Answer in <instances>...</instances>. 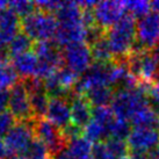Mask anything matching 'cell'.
Masks as SVG:
<instances>
[{"label":"cell","mask_w":159,"mask_h":159,"mask_svg":"<svg viewBox=\"0 0 159 159\" xmlns=\"http://www.w3.org/2000/svg\"><path fill=\"white\" fill-rule=\"evenodd\" d=\"M57 31L56 43L66 47L87 41V25L85 22L84 9L78 1H63L56 13ZM87 43V42H86Z\"/></svg>","instance_id":"obj_1"},{"label":"cell","mask_w":159,"mask_h":159,"mask_svg":"<svg viewBox=\"0 0 159 159\" xmlns=\"http://www.w3.org/2000/svg\"><path fill=\"white\" fill-rule=\"evenodd\" d=\"M105 39L113 57L130 56L136 44V20L125 14L116 25L107 29Z\"/></svg>","instance_id":"obj_2"},{"label":"cell","mask_w":159,"mask_h":159,"mask_svg":"<svg viewBox=\"0 0 159 159\" xmlns=\"http://www.w3.org/2000/svg\"><path fill=\"white\" fill-rule=\"evenodd\" d=\"M148 91L149 87L143 84H138L130 89H117L111 102L115 117L130 122L137 111L150 103Z\"/></svg>","instance_id":"obj_3"},{"label":"cell","mask_w":159,"mask_h":159,"mask_svg":"<svg viewBox=\"0 0 159 159\" xmlns=\"http://www.w3.org/2000/svg\"><path fill=\"white\" fill-rule=\"evenodd\" d=\"M21 29L33 42L52 41L57 31V20L53 14L36 9L21 20Z\"/></svg>","instance_id":"obj_4"},{"label":"cell","mask_w":159,"mask_h":159,"mask_svg":"<svg viewBox=\"0 0 159 159\" xmlns=\"http://www.w3.org/2000/svg\"><path fill=\"white\" fill-rule=\"evenodd\" d=\"M101 86L113 87V63H93L79 77L75 89L78 94L85 95L89 89Z\"/></svg>","instance_id":"obj_5"},{"label":"cell","mask_w":159,"mask_h":159,"mask_svg":"<svg viewBox=\"0 0 159 159\" xmlns=\"http://www.w3.org/2000/svg\"><path fill=\"white\" fill-rule=\"evenodd\" d=\"M128 66L137 79L144 81V84L156 83L159 80V64L153 55L146 50H135L130 55Z\"/></svg>","instance_id":"obj_6"},{"label":"cell","mask_w":159,"mask_h":159,"mask_svg":"<svg viewBox=\"0 0 159 159\" xmlns=\"http://www.w3.org/2000/svg\"><path fill=\"white\" fill-rule=\"evenodd\" d=\"M33 51L36 53L40 61V73L39 79L44 80L53 75L58 69L62 67L63 56L62 51L53 41L40 42L34 45Z\"/></svg>","instance_id":"obj_7"},{"label":"cell","mask_w":159,"mask_h":159,"mask_svg":"<svg viewBox=\"0 0 159 159\" xmlns=\"http://www.w3.org/2000/svg\"><path fill=\"white\" fill-rule=\"evenodd\" d=\"M34 124L29 123L28 121H19L5 136L4 141L9 155L21 157L31 142L34 141Z\"/></svg>","instance_id":"obj_8"},{"label":"cell","mask_w":159,"mask_h":159,"mask_svg":"<svg viewBox=\"0 0 159 159\" xmlns=\"http://www.w3.org/2000/svg\"><path fill=\"white\" fill-rule=\"evenodd\" d=\"M65 66L78 75H84L93 64L92 50L89 43L81 42L64 47L62 51Z\"/></svg>","instance_id":"obj_9"},{"label":"cell","mask_w":159,"mask_h":159,"mask_svg":"<svg viewBox=\"0 0 159 159\" xmlns=\"http://www.w3.org/2000/svg\"><path fill=\"white\" fill-rule=\"evenodd\" d=\"M128 149L134 156H149L159 146V130L134 128L127 138Z\"/></svg>","instance_id":"obj_10"},{"label":"cell","mask_w":159,"mask_h":159,"mask_svg":"<svg viewBox=\"0 0 159 159\" xmlns=\"http://www.w3.org/2000/svg\"><path fill=\"white\" fill-rule=\"evenodd\" d=\"M159 42V14L150 13L136 22V44L134 50L153 48Z\"/></svg>","instance_id":"obj_11"},{"label":"cell","mask_w":159,"mask_h":159,"mask_svg":"<svg viewBox=\"0 0 159 159\" xmlns=\"http://www.w3.org/2000/svg\"><path fill=\"white\" fill-rule=\"evenodd\" d=\"M79 77L66 66L58 69L53 75L43 80L44 89L50 98H65L75 89Z\"/></svg>","instance_id":"obj_12"},{"label":"cell","mask_w":159,"mask_h":159,"mask_svg":"<svg viewBox=\"0 0 159 159\" xmlns=\"http://www.w3.org/2000/svg\"><path fill=\"white\" fill-rule=\"evenodd\" d=\"M94 22L101 29H109L125 15L123 1H98L92 9Z\"/></svg>","instance_id":"obj_13"},{"label":"cell","mask_w":159,"mask_h":159,"mask_svg":"<svg viewBox=\"0 0 159 159\" xmlns=\"http://www.w3.org/2000/svg\"><path fill=\"white\" fill-rule=\"evenodd\" d=\"M8 111L19 121H29L34 116L30 103V95L26 84L18 83L11 89L8 95Z\"/></svg>","instance_id":"obj_14"},{"label":"cell","mask_w":159,"mask_h":159,"mask_svg":"<svg viewBox=\"0 0 159 159\" xmlns=\"http://www.w3.org/2000/svg\"><path fill=\"white\" fill-rule=\"evenodd\" d=\"M35 137L42 142L50 153H57L63 150L66 145V139L63 135L62 130L56 128L48 120L40 119L34 123Z\"/></svg>","instance_id":"obj_15"},{"label":"cell","mask_w":159,"mask_h":159,"mask_svg":"<svg viewBox=\"0 0 159 159\" xmlns=\"http://www.w3.org/2000/svg\"><path fill=\"white\" fill-rule=\"evenodd\" d=\"M45 120H48L59 130H65L71 125L70 102L66 98H50L48 109L45 113Z\"/></svg>","instance_id":"obj_16"},{"label":"cell","mask_w":159,"mask_h":159,"mask_svg":"<svg viewBox=\"0 0 159 159\" xmlns=\"http://www.w3.org/2000/svg\"><path fill=\"white\" fill-rule=\"evenodd\" d=\"M69 102L71 109V124L79 129H84L85 125L92 120L93 107L84 95L78 93H73Z\"/></svg>","instance_id":"obj_17"},{"label":"cell","mask_w":159,"mask_h":159,"mask_svg":"<svg viewBox=\"0 0 159 159\" xmlns=\"http://www.w3.org/2000/svg\"><path fill=\"white\" fill-rule=\"evenodd\" d=\"M26 87L30 95L31 109H33L34 116H39V117L44 116L48 109L50 97L44 89L43 80L36 79V78L28 79Z\"/></svg>","instance_id":"obj_18"},{"label":"cell","mask_w":159,"mask_h":159,"mask_svg":"<svg viewBox=\"0 0 159 159\" xmlns=\"http://www.w3.org/2000/svg\"><path fill=\"white\" fill-rule=\"evenodd\" d=\"M21 21L13 11L6 7L0 12V47L7 48L20 33Z\"/></svg>","instance_id":"obj_19"},{"label":"cell","mask_w":159,"mask_h":159,"mask_svg":"<svg viewBox=\"0 0 159 159\" xmlns=\"http://www.w3.org/2000/svg\"><path fill=\"white\" fill-rule=\"evenodd\" d=\"M128 150L125 141L108 138L94 145L93 159H119L128 155Z\"/></svg>","instance_id":"obj_20"},{"label":"cell","mask_w":159,"mask_h":159,"mask_svg":"<svg viewBox=\"0 0 159 159\" xmlns=\"http://www.w3.org/2000/svg\"><path fill=\"white\" fill-rule=\"evenodd\" d=\"M12 65H13L15 72L20 77H23L27 79H33V78L39 79L40 61H39V57L36 56V53L33 50L29 52L13 57Z\"/></svg>","instance_id":"obj_21"},{"label":"cell","mask_w":159,"mask_h":159,"mask_svg":"<svg viewBox=\"0 0 159 159\" xmlns=\"http://www.w3.org/2000/svg\"><path fill=\"white\" fill-rule=\"evenodd\" d=\"M65 149L75 159H92L94 144L84 135H78L67 139Z\"/></svg>","instance_id":"obj_22"},{"label":"cell","mask_w":159,"mask_h":159,"mask_svg":"<svg viewBox=\"0 0 159 159\" xmlns=\"http://www.w3.org/2000/svg\"><path fill=\"white\" fill-rule=\"evenodd\" d=\"M130 124L134 128H149L159 130V114L151 103L144 106L137 111L130 120Z\"/></svg>","instance_id":"obj_23"},{"label":"cell","mask_w":159,"mask_h":159,"mask_svg":"<svg viewBox=\"0 0 159 159\" xmlns=\"http://www.w3.org/2000/svg\"><path fill=\"white\" fill-rule=\"evenodd\" d=\"M84 97L87 99L91 106L102 107L108 106V103H111L113 97H114V92H113V87L101 86V87L89 89L87 93H85Z\"/></svg>","instance_id":"obj_24"},{"label":"cell","mask_w":159,"mask_h":159,"mask_svg":"<svg viewBox=\"0 0 159 159\" xmlns=\"http://www.w3.org/2000/svg\"><path fill=\"white\" fill-rule=\"evenodd\" d=\"M84 131V136L94 143H100L108 139V128L102 125V124L98 123L97 121L91 120L89 123L85 125V128L83 129Z\"/></svg>","instance_id":"obj_25"},{"label":"cell","mask_w":159,"mask_h":159,"mask_svg":"<svg viewBox=\"0 0 159 159\" xmlns=\"http://www.w3.org/2000/svg\"><path fill=\"white\" fill-rule=\"evenodd\" d=\"M34 48L33 41L23 33H19L18 35L13 39V41L9 43V45L7 47L8 49V53L11 56H19L22 53L29 52Z\"/></svg>","instance_id":"obj_26"},{"label":"cell","mask_w":159,"mask_h":159,"mask_svg":"<svg viewBox=\"0 0 159 159\" xmlns=\"http://www.w3.org/2000/svg\"><path fill=\"white\" fill-rule=\"evenodd\" d=\"M19 75L12 64L8 62L0 63V89L7 91L18 84Z\"/></svg>","instance_id":"obj_27"},{"label":"cell","mask_w":159,"mask_h":159,"mask_svg":"<svg viewBox=\"0 0 159 159\" xmlns=\"http://www.w3.org/2000/svg\"><path fill=\"white\" fill-rule=\"evenodd\" d=\"M125 13L129 14L134 19H142L148 14L152 12L151 2L145 0H130V1H123Z\"/></svg>","instance_id":"obj_28"},{"label":"cell","mask_w":159,"mask_h":159,"mask_svg":"<svg viewBox=\"0 0 159 159\" xmlns=\"http://www.w3.org/2000/svg\"><path fill=\"white\" fill-rule=\"evenodd\" d=\"M91 50H92L93 61H95L97 63H111L113 55H111V51L108 47L105 36L92 43Z\"/></svg>","instance_id":"obj_29"},{"label":"cell","mask_w":159,"mask_h":159,"mask_svg":"<svg viewBox=\"0 0 159 159\" xmlns=\"http://www.w3.org/2000/svg\"><path fill=\"white\" fill-rule=\"evenodd\" d=\"M131 124L128 121L124 120L116 119L111 122L108 129V138H115V139H120V141H127L128 136L131 133Z\"/></svg>","instance_id":"obj_30"},{"label":"cell","mask_w":159,"mask_h":159,"mask_svg":"<svg viewBox=\"0 0 159 159\" xmlns=\"http://www.w3.org/2000/svg\"><path fill=\"white\" fill-rule=\"evenodd\" d=\"M48 153L47 146L35 137L21 157L23 159H48Z\"/></svg>","instance_id":"obj_31"},{"label":"cell","mask_w":159,"mask_h":159,"mask_svg":"<svg viewBox=\"0 0 159 159\" xmlns=\"http://www.w3.org/2000/svg\"><path fill=\"white\" fill-rule=\"evenodd\" d=\"M7 7L11 11H13L19 18L22 19L36 11L35 2L34 1H28V0H14V1L8 2Z\"/></svg>","instance_id":"obj_32"},{"label":"cell","mask_w":159,"mask_h":159,"mask_svg":"<svg viewBox=\"0 0 159 159\" xmlns=\"http://www.w3.org/2000/svg\"><path fill=\"white\" fill-rule=\"evenodd\" d=\"M92 120L97 121L98 123L102 124V125H105L109 129V125L115 120V115L111 111V106L93 107Z\"/></svg>","instance_id":"obj_33"},{"label":"cell","mask_w":159,"mask_h":159,"mask_svg":"<svg viewBox=\"0 0 159 159\" xmlns=\"http://www.w3.org/2000/svg\"><path fill=\"white\" fill-rule=\"evenodd\" d=\"M14 124L15 119L8 111L0 113V137L2 138L6 136L9 133V130L14 127Z\"/></svg>","instance_id":"obj_34"},{"label":"cell","mask_w":159,"mask_h":159,"mask_svg":"<svg viewBox=\"0 0 159 159\" xmlns=\"http://www.w3.org/2000/svg\"><path fill=\"white\" fill-rule=\"evenodd\" d=\"M148 95H149V100H151L152 106L156 109H159V80L156 81L149 87L148 91Z\"/></svg>","instance_id":"obj_35"},{"label":"cell","mask_w":159,"mask_h":159,"mask_svg":"<svg viewBox=\"0 0 159 159\" xmlns=\"http://www.w3.org/2000/svg\"><path fill=\"white\" fill-rule=\"evenodd\" d=\"M8 91L5 89H0V113L6 111L7 107H8Z\"/></svg>","instance_id":"obj_36"},{"label":"cell","mask_w":159,"mask_h":159,"mask_svg":"<svg viewBox=\"0 0 159 159\" xmlns=\"http://www.w3.org/2000/svg\"><path fill=\"white\" fill-rule=\"evenodd\" d=\"M9 155L8 150H7V146L5 144L4 138L0 137V159H6Z\"/></svg>","instance_id":"obj_37"},{"label":"cell","mask_w":159,"mask_h":159,"mask_svg":"<svg viewBox=\"0 0 159 159\" xmlns=\"http://www.w3.org/2000/svg\"><path fill=\"white\" fill-rule=\"evenodd\" d=\"M53 159H75V158H73V157L69 153V151L64 148L63 150H61L59 152L53 155Z\"/></svg>","instance_id":"obj_38"},{"label":"cell","mask_w":159,"mask_h":159,"mask_svg":"<svg viewBox=\"0 0 159 159\" xmlns=\"http://www.w3.org/2000/svg\"><path fill=\"white\" fill-rule=\"evenodd\" d=\"M8 56H9L8 49L0 47V63L7 62V58H8Z\"/></svg>","instance_id":"obj_39"},{"label":"cell","mask_w":159,"mask_h":159,"mask_svg":"<svg viewBox=\"0 0 159 159\" xmlns=\"http://www.w3.org/2000/svg\"><path fill=\"white\" fill-rule=\"evenodd\" d=\"M151 53L153 55V57L156 58V61L158 62V64H159V42L157 43V44L152 48V51H151Z\"/></svg>","instance_id":"obj_40"},{"label":"cell","mask_w":159,"mask_h":159,"mask_svg":"<svg viewBox=\"0 0 159 159\" xmlns=\"http://www.w3.org/2000/svg\"><path fill=\"white\" fill-rule=\"evenodd\" d=\"M151 7H152V11H153V12L159 14V0L152 1V2H151Z\"/></svg>","instance_id":"obj_41"},{"label":"cell","mask_w":159,"mask_h":159,"mask_svg":"<svg viewBox=\"0 0 159 159\" xmlns=\"http://www.w3.org/2000/svg\"><path fill=\"white\" fill-rule=\"evenodd\" d=\"M7 5H8V2H6V1H0V12H1L2 9L6 8Z\"/></svg>","instance_id":"obj_42"},{"label":"cell","mask_w":159,"mask_h":159,"mask_svg":"<svg viewBox=\"0 0 159 159\" xmlns=\"http://www.w3.org/2000/svg\"><path fill=\"white\" fill-rule=\"evenodd\" d=\"M119 159H134V158L131 157V155H130V156L127 155V156H123V157H121V158H119Z\"/></svg>","instance_id":"obj_43"},{"label":"cell","mask_w":159,"mask_h":159,"mask_svg":"<svg viewBox=\"0 0 159 159\" xmlns=\"http://www.w3.org/2000/svg\"><path fill=\"white\" fill-rule=\"evenodd\" d=\"M13 159H23V158H22V157H14Z\"/></svg>","instance_id":"obj_44"},{"label":"cell","mask_w":159,"mask_h":159,"mask_svg":"<svg viewBox=\"0 0 159 159\" xmlns=\"http://www.w3.org/2000/svg\"><path fill=\"white\" fill-rule=\"evenodd\" d=\"M148 159H150V158H148Z\"/></svg>","instance_id":"obj_45"},{"label":"cell","mask_w":159,"mask_h":159,"mask_svg":"<svg viewBox=\"0 0 159 159\" xmlns=\"http://www.w3.org/2000/svg\"><path fill=\"white\" fill-rule=\"evenodd\" d=\"M92 159H93V158H92Z\"/></svg>","instance_id":"obj_46"}]
</instances>
